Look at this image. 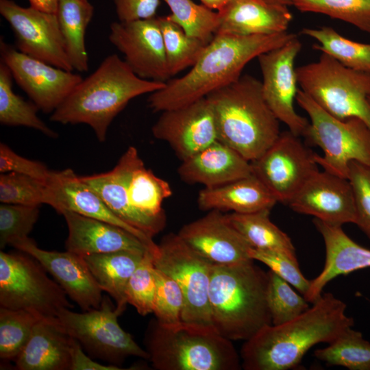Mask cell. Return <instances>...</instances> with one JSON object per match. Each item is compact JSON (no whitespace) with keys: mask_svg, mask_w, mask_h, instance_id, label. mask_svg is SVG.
Returning <instances> with one entry per match:
<instances>
[{"mask_svg":"<svg viewBox=\"0 0 370 370\" xmlns=\"http://www.w3.org/2000/svg\"><path fill=\"white\" fill-rule=\"evenodd\" d=\"M296 36L287 32L252 36L216 34L186 75L166 82L164 88L151 93L149 106L162 112L206 97L236 81L251 60Z\"/></svg>","mask_w":370,"mask_h":370,"instance_id":"cell-1","label":"cell"},{"mask_svg":"<svg viewBox=\"0 0 370 370\" xmlns=\"http://www.w3.org/2000/svg\"><path fill=\"white\" fill-rule=\"evenodd\" d=\"M313 306L291 321L269 325L245 341L241 350L245 370H287L297 367L305 354L319 343H330L354 319L346 304L330 293L322 294Z\"/></svg>","mask_w":370,"mask_h":370,"instance_id":"cell-2","label":"cell"},{"mask_svg":"<svg viewBox=\"0 0 370 370\" xmlns=\"http://www.w3.org/2000/svg\"><path fill=\"white\" fill-rule=\"evenodd\" d=\"M166 82L143 79L116 54L101 62L98 68L75 86L53 112L50 120L66 124L89 125L97 139H106L109 126L130 100L162 88Z\"/></svg>","mask_w":370,"mask_h":370,"instance_id":"cell-3","label":"cell"},{"mask_svg":"<svg viewBox=\"0 0 370 370\" xmlns=\"http://www.w3.org/2000/svg\"><path fill=\"white\" fill-rule=\"evenodd\" d=\"M268 271L254 260L213 265L209 304L213 328L232 341H247L271 325L267 302Z\"/></svg>","mask_w":370,"mask_h":370,"instance_id":"cell-4","label":"cell"},{"mask_svg":"<svg viewBox=\"0 0 370 370\" xmlns=\"http://www.w3.org/2000/svg\"><path fill=\"white\" fill-rule=\"evenodd\" d=\"M217 140L251 162L278 138L279 120L267 103L262 82L249 75L210 94Z\"/></svg>","mask_w":370,"mask_h":370,"instance_id":"cell-5","label":"cell"},{"mask_svg":"<svg viewBox=\"0 0 370 370\" xmlns=\"http://www.w3.org/2000/svg\"><path fill=\"white\" fill-rule=\"evenodd\" d=\"M149 360L158 370H238L241 358L232 341L212 326L152 319L145 334Z\"/></svg>","mask_w":370,"mask_h":370,"instance_id":"cell-6","label":"cell"},{"mask_svg":"<svg viewBox=\"0 0 370 370\" xmlns=\"http://www.w3.org/2000/svg\"><path fill=\"white\" fill-rule=\"evenodd\" d=\"M296 73L301 90L326 112L338 119L359 118L370 127V71L350 69L321 53Z\"/></svg>","mask_w":370,"mask_h":370,"instance_id":"cell-7","label":"cell"},{"mask_svg":"<svg viewBox=\"0 0 370 370\" xmlns=\"http://www.w3.org/2000/svg\"><path fill=\"white\" fill-rule=\"evenodd\" d=\"M295 100L310 118L304 137L323 152V156L316 154L319 166L346 179L350 162L356 161L370 166V127L362 120L357 117L335 118L301 89H298Z\"/></svg>","mask_w":370,"mask_h":370,"instance_id":"cell-8","label":"cell"},{"mask_svg":"<svg viewBox=\"0 0 370 370\" xmlns=\"http://www.w3.org/2000/svg\"><path fill=\"white\" fill-rule=\"evenodd\" d=\"M0 306L57 317L61 309L73 306L61 286L32 256L23 251H1Z\"/></svg>","mask_w":370,"mask_h":370,"instance_id":"cell-9","label":"cell"},{"mask_svg":"<svg viewBox=\"0 0 370 370\" xmlns=\"http://www.w3.org/2000/svg\"><path fill=\"white\" fill-rule=\"evenodd\" d=\"M121 314L110 297L103 295L98 308L83 312L62 308L57 317L67 333L92 358L119 367L130 356L149 360L147 352L120 326L118 317Z\"/></svg>","mask_w":370,"mask_h":370,"instance_id":"cell-10","label":"cell"},{"mask_svg":"<svg viewBox=\"0 0 370 370\" xmlns=\"http://www.w3.org/2000/svg\"><path fill=\"white\" fill-rule=\"evenodd\" d=\"M152 254L155 267L171 277L181 288L182 321L212 326L209 287L213 265L194 251L178 234L165 235Z\"/></svg>","mask_w":370,"mask_h":370,"instance_id":"cell-11","label":"cell"},{"mask_svg":"<svg viewBox=\"0 0 370 370\" xmlns=\"http://www.w3.org/2000/svg\"><path fill=\"white\" fill-rule=\"evenodd\" d=\"M316 153L290 130L251 162L252 173L278 202L288 204L306 181L319 170Z\"/></svg>","mask_w":370,"mask_h":370,"instance_id":"cell-12","label":"cell"},{"mask_svg":"<svg viewBox=\"0 0 370 370\" xmlns=\"http://www.w3.org/2000/svg\"><path fill=\"white\" fill-rule=\"evenodd\" d=\"M0 14L12 28L19 51L73 71L56 13L22 7L13 0H0Z\"/></svg>","mask_w":370,"mask_h":370,"instance_id":"cell-13","label":"cell"},{"mask_svg":"<svg viewBox=\"0 0 370 370\" xmlns=\"http://www.w3.org/2000/svg\"><path fill=\"white\" fill-rule=\"evenodd\" d=\"M301 47V42L296 36L283 45L260 55L258 59L267 103L288 130L304 137L310 121L298 114L293 106L298 91L295 61Z\"/></svg>","mask_w":370,"mask_h":370,"instance_id":"cell-14","label":"cell"},{"mask_svg":"<svg viewBox=\"0 0 370 370\" xmlns=\"http://www.w3.org/2000/svg\"><path fill=\"white\" fill-rule=\"evenodd\" d=\"M0 53L16 84L45 113H53L82 80L81 75L27 56L2 39Z\"/></svg>","mask_w":370,"mask_h":370,"instance_id":"cell-15","label":"cell"},{"mask_svg":"<svg viewBox=\"0 0 370 370\" xmlns=\"http://www.w3.org/2000/svg\"><path fill=\"white\" fill-rule=\"evenodd\" d=\"M108 38L138 77L163 82L169 79L158 16L113 22Z\"/></svg>","mask_w":370,"mask_h":370,"instance_id":"cell-16","label":"cell"},{"mask_svg":"<svg viewBox=\"0 0 370 370\" xmlns=\"http://www.w3.org/2000/svg\"><path fill=\"white\" fill-rule=\"evenodd\" d=\"M151 131L182 161L218 140L214 111L207 97L162 112Z\"/></svg>","mask_w":370,"mask_h":370,"instance_id":"cell-17","label":"cell"},{"mask_svg":"<svg viewBox=\"0 0 370 370\" xmlns=\"http://www.w3.org/2000/svg\"><path fill=\"white\" fill-rule=\"evenodd\" d=\"M11 245L36 259L83 311L100 306L103 291L82 256L67 250L56 251L40 249L29 237L17 240Z\"/></svg>","mask_w":370,"mask_h":370,"instance_id":"cell-18","label":"cell"},{"mask_svg":"<svg viewBox=\"0 0 370 370\" xmlns=\"http://www.w3.org/2000/svg\"><path fill=\"white\" fill-rule=\"evenodd\" d=\"M296 212L341 225L356 222L352 188L348 179L323 170L312 175L288 203Z\"/></svg>","mask_w":370,"mask_h":370,"instance_id":"cell-19","label":"cell"},{"mask_svg":"<svg viewBox=\"0 0 370 370\" xmlns=\"http://www.w3.org/2000/svg\"><path fill=\"white\" fill-rule=\"evenodd\" d=\"M178 235L212 265H231L253 260L249 255L251 247L219 210H210L184 225Z\"/></svg>","mask_w":370,"mask_h":370,"instance_id":"cell-20","label":"cell"},{"mask_svg":"<svg viewBox=\"0 0 370 370\" xmlns=\"http://www.w3.org/2000/svg\"><path fill=\"white\" fill-rule=\"evenodd\" d=\"M47 184L49 190V205L59 214L71 211L116 225L139 238L153 253L157 250L158 245L153 238L122 221L72 169L52 171Z\"/></svg>","mask_w":370,"mask_h":370,"instance_id":"cell-21","label":"cell"},{"mask_svg":"<svg viewBox=\"0 0 370 370\" xmlns=\"http://www.w3.org/2000/svg\"><path fill=\"white\" fill-rule=\"evenodd\" d=\"M61 214L68 227L67 251L82 256L119 251L150 250L153 254L139 238L120 227L71 211Z\"/></svg>","mask_w":370,"mask_h":370,"instance_id":"cell-22","label":"cell"},{"mask_svg":"<svg viewBox=\"0 0 370 370\" xmlns=\"http://www.w3.org/2000/svg\"><path fill=\"white\" fill-rule=\"evenodd\" d=\"M313 223L324 241L325 262L319 275L310 280L309 289L304 295L312 304L320 298L324 287L334 278L370 267V249L349 238L341 225L330 224L316 218Z\"/></svg>","mask_w":370,"mask_h":370,"instance_id":"cell-23","label":"cell"},{"mask_svg":"<svg viewBox=\"0 0 370 370\" xmlns=\"http://www.w3.org/2000/svg\"><path fill=\"white\" fill-rule=\"evenodd\" d=\"M217 34L269 35L287 32L293 19L288 5L266 0H230L217 11Z\"/></svg>","mask_w":370,"mask_h":370,"instance_id":"cell-24","label":"cell"},{"mask_svg":"<svg viewBox=\"0 0 370 370\" xmlns=\"http://www.w3.org/2000/svg\"><path fill=\"white\" fill-rule=\"evenodd\" d=\"M252 174L251 162L219 140L183 160L178 168L183 181L206 188L222 186Z\"/></svg>","mask_w":370,"mask_h":370,"instance_id":"cell-25","label":"cell"},{"mask_svg":"<svg viewBox=\"0 0 370 370\" xmlns=\"http://www.w3.org/2000/svg\"><path fill=\"white\" fill-rule=\"evenodd\" d=\"M72 337L58 317H43L14 360L18 370H71Z\"/></svg>","mask_w":370,"mask_h":370,"instance_id":"cell-26","label":"cell"},{"mask_svg":"<svg viewBox=\"0 0 370 370\" xmlns=\"http://www.w3.org/2000/svg\"><path fill=\"white\" fill-rule=\"evenodd\" d=\"M142 161L137 149L134 147H129L112 170L83 176L81 179L122 221L153 238L160 231L136 214L129 206L126 198V185L129 177L134 169Z\"/></svg>","mask_w":370,"mask_h":370,"instance_id":"cell-27","label":"cell"},{"mask_svg":"<svg viewBox=\"0 0 370 370\" xmlns=\"http://www.w3.org/2000/svg\"><path fill=\"white\" fill-rule=\"evenodd\" d=\"M278 202L263 183L254 175L226 184L201 189L197 203L203 210L251 213L271 210Z\"/></svg>","mask_w":370,"mask_h":370,"instance_id":"cell-28","label":"cell"},{"mask_svg":"<svg viewBox=\"0 0 370 370\" xmlns=\"http://www.w3.org/2000/svg\"><path fill=\"white\" fill-rule=\"evenodd\" d=\"M172 195L169 184L145 167L143 161L132 171L126 185L130 208L160 231L166 223L162 203Z\"/></svg>","mask_w":370,"mask_h":370,"instance_id":"cell-29","label":"cell"},{"mask_svg":"<svg viewBox=\"0 0 370 370\" xmlns=\"http://www.w3.org/2000/svg\"><path fill=\"white\" fill-rule=\"evenodd\" d=\"M145 252L119 251L83 256L100 288L114 299L122 313L127 304V282Z\"/></svg>","mask_w":370,"mask_h":370,"instance_id":"cell-30","label":"cell"},{"mask_svg":"<svg viewBox=\"0 0 370 370\" xmlns=\"http://www.w3.org/2000/svg\"><path fill=\"white\" fill-rule=\"evenodd\" d=\"M94 13L88 0H59L56 15L66 51L73 69L79 72L88 70V56L85 37Z\"/></svg>","mask_w":370,"mask_h":370,"instance_id":"cell-31","label":"cell"},{"mask_svg":"<svg viewBox=\"0 0 370 370\" xmlns=\"http://www.w3.org/2000/svg\"><path fill=\"white\" fill-rule=\"evenodd\" d=\"M270 210L225 214L230 224L254 249L283 251L296 256L291 238L269 218Z\"/></svg>","mask_w":370,"mask_h":370,"instance_id":"cell-32","label":"cell"},{"mask_svg":"<svg viewBox=\"0 0 370 370\" xmlns=\"http://www.w3.org/2000/svg\"><path fill=\"white\" fill-rule=\"evenodd\" d=\"M301 33L319 42L313 45L314 49L330 56L344 66L370 71V44L349 40L328 26L304 28Z\"/></svg>","mask_w":370,"mask_h":370,"instance_id":"cell-33","label":"cell"},{"mask_svg":"<svg viewBox=\"0 0 370 370\" xmlns=\"http://www.w3.org/2000/svg\"><path fill=\"white\" fill-rule=\"evenodd\" d=\"M12 75L9 68L0 63V123L9 126H25L45 135L58 136L37 115L39 110L34 103L25 101L12 90Z\"/></svg>","mask_w":370,"mask_h":370,"instance_id":"cell-34","label":"cell"},{"mask_svg":"<svg viewBox=\"0 0 370 370\" xmlns=\"http://www.w3.org/2000/svg\"><path fill=\"white\" fill-rule=\"evenodd\" d=\"M158 18L164 40L168 72L171 77L189 66L192 67L208 44L187 35L169 15Z\"/></svg>","mask_w":370,"mask_h":370,"instance_id":"cell-35","label":"cell"},{"mask_svg":"<svg viewBox=\"0 0 370 370\" xmlns=\"http://www.w3.org/2000/svg\"><path fill=\"white\" fill-rule=\"evenodd\" d=\"M328 344L314 351L315 358L350 370H370V343L361 332L348 328Z\"/></svg>","mask_w":370,"mask_h":370,"instance_id":"cell-36","label":"cell"},{"mask_svg":"<svg viewBox=\"0 0 370 370\" xmlns=\"http://www.w3.org/2000/svg\"><path fill=\"white\" fill-rule=\"evenodd\" d=\"M45 317L22 310L0 307V358L14 360L29 339L36 323Z\"/></svg>","mask_w":370,"mask_h":370,"instance_id":"cell-37","label":"cell"},{"mask_svg":"<svg viewBox=\"0 0 370 370\" xmlns=\"http://www.w3.org/2000/svg\"><path fill=\"white\" fill-rule=\"evenodd\" d=\"M169 7V17L185 33L208 44L217 34L219 19L217 11L193 0H163Z\"/></svg>","mask_w":370,"mask_h":370,"instance_id":"cell-38","label":"cell"},{"mask_svg":"<svg viewBox=\"0 0 370 370\" xmlns=\"http://www.w3.org/2000/svg\"><path fill=\"white\" fill-rule=\"evenodd\" d=\"M304 12L327 15L370 33V0H290Z\"/></svg>","mask_w":370,"mask_h":370,"instance_id":"cell-39","label":"cell"},{"mask_svg":"<svg viewBox=\"0 0 370 370\" xmlns=\"http://www.w3.org/2000/svg\"><path fill=\"white\" fill-rule=\"evenodd\" d=\"M267 302L272 325H281L293 320L310 306L304 297L297 294L284 280L269 270Z\"/></svg>","mask_w":370,"mask_h":370,"instance_id":"cell-40","label":"cell"},{"mask_svg":"<svg viewBox=\"0 0 370 370\" xmlns=\"http://www.w3.org/2000/svg\"><path fill=\"white\" fill-rule=\"evenodd\" d=\"M0 201L24 206L49 205L47 182L16 173H1Z\"/></svg>","mask_w":370,"mask_h":370,"instance_id":"cell-41","label":"cell"},{"mask_svg":"<svg viewBox=\"0 0 370 370\" xmlns=\"http://www.w3.org/2000/svg\"><path fill=\"white\" fill-rule=\"evenodd\" d=\"M155 270L152 252L148 250L132 274L126 286L127 304L133 306L142 316L153 312L156 287Z\"/></svg>","mask_w":370,"mask_h":370,"instance_id":"cell-42","label":"cell"},{"mask_svg":"<svg viewBox=\"0 0 370 370\" xmlns=\"http://www.w3.org/2000/svg\"><path fill=\"white\" fill-rule=\"evenodd\" d=\"M39 206L2 204L0 206V248L28 237L39 216Z\"/></svg>","mask_w":370,"mask_h":370,"instance_id":"cell-43","label":"cell"},{"mask_svg":"<svg viewBox=\"0 0 370 370\" xmlns=\"http://www.w3.org/2000/svg\"><path fill=\"white\" fill-rule=\"evenodd\" d=\"M156 292L153 312L162 324L175 325L182 322L184 297L180 287L169 275L156 268Z\"/></svg>","mask_w":370,"mask_h":370,"instance_id":"cell-44","label":"cell"},{"mask_svg":"<svg viewBox=\"0 0 370 370\" xmlns=\"http://www.w3.org/2000/svg\"><path fill=\"white\" fill-rule=\"evenodd\" d=\"M249 257L266 264L271 271L295 288L303 296L309 289L310 280L300 271L297 256L283 251L250 248Z\"/></svg>","mask_w":370,"mask_h":370,"instance_id":"cell-45","label":"cell"},{"mask_svg":"<svg viewBox=\"0 0 370 370\" xmlns=\"http://www.w3.org/2000/svg\"><path fill=\"white\" fill-rule=\"evenodd\" d=\"M348 180L354 199L355 224L370 240V166L350 162Z\"/></svg>","mask_w":370,"mask_h":370,"instance_id":"cell-46","label":"cell"},{"mask_svg":"<svg viewBox=\"0 0 370 370\" xmlns=\"http://www.w3.org/2000/svg\"><path fill=\"white\" fill-rule=\"evenodd\" d=\"M0 172L16 173L47 182L52 171L42 163L23 158L8 145L0 143Z\"/></svg>","mask_w":370,"mask_h":370,"instance_id":"cell-47","label":"cell"},{"mask_svg":"<svg viewBox=\"0 0 370 370\" xmlns=\"http://www.w3.org/2000/svg\"><path fill=\"white\" fill-rule=\"evenodd\" d=\"M120 21H130L156 16L160 0H114Z\"/></svg>","mask_w":370,"mask_h":370,"instance_id":"cell-48","label":"cell"},{"mask_svg":"<svg viewBox=\"0 0 370 370\" xmlns=\"http://www.w3.org/2000/svg\"><path fill=\"white\" fill-rule=\"evenodd\" d=\"M71 370H120L123 368L113 365H103L95 362L87 356L80 343L72 337Z\"/></svg>","mask_w":370,"mask_h":370,"instance_id":"cell-49","label":"cell"},{"mask_svg":"<svg viewBox=\"0 0 370 370\" xmlns=\"http://www.w3.org/2000/svg\"><path fill=\"white\" fill-rule=\"evenodd\" d=\"M30 6L51 13H56L59 0H28Z\"/></svg>","mask_w":370,"mask_h":370,"instance_id":"cell-50","label":"cell"},{"mask_svg":"<svg viewBox=\"0 0 370 370\" xmlns=\"http://www.w3.org/2000/svg\"><path fill=\"white\" fill-rule=\"evenodd\" d=\"M201 3L214 10H219L230 0H200Z\"/></svg>","mask_w":370,"mask_h":370,"instance_id":"cell-51","label":"cell"},{"mask_svg":"<svg viewBox=\"0 0 370 370\" xmlns=\"http://www.w3.org/2000/svg\"><path fill=\"white\" fill-rule=\"evenodd\" d=\"M266 1L270 3L286 5L288 6L291 5L290 0H266Z\"/></svg>","mask_w":370,"mask_h":370,"instance_id":"cell-52","label":"cell"}]
</instances>
